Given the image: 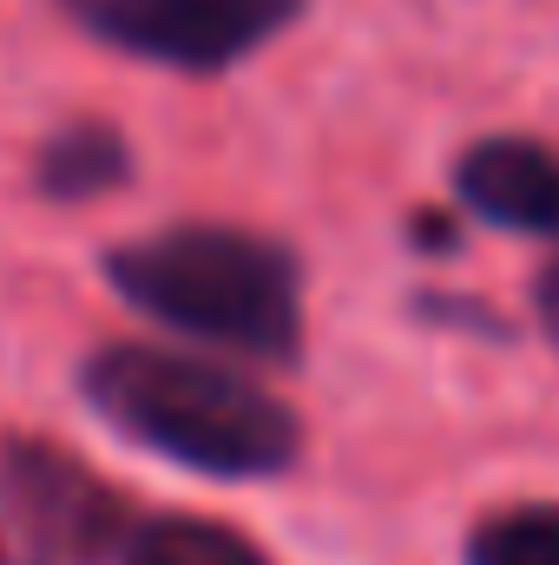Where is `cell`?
Wrapping results in <instances>:
<instances>
[{"label":"cell","mask_w":559,"mask_h":565,"mask_svg":"<svg viewBox=\"0 0 559 565\" xmlns=\"http://www.w3.org/2000/svg\"><path fill=\"white\" fill-rule=\"evenodd\" d=\"M126 540L113 480L40 434H0V565H99Z\"/></svg>","instance_id":"3957f363"},{"label":"cell","mask_w":559,"mask_h":565,"mask_svg":"<svg viewBox=\"0 0 559 565\" xmlns=\"http://www.w3.org/2000/svg\"><path fill=\"white\" fill-rule=\"evenodd\" d=\"M106 282L151 322L257 355L296 362L303 349V277L277 237L238 224H165L106 257Z\"/></svg>","instance_id":"7a4b0ae2"},{"label":"cell","mask_w":559,"mask_h":565,"mask_svg":"<svg viewBox=\"0 0 559 565\" xmlns=\"http://www.w3.org/2000/svg\"><path fill=\"white\" fill-rule=\"evenodd\" d=\"M303 7L309 0H73L80 26L178 73L238 66L244 53L277 40Z\"/></svg>","instance_id":"277c9868"},{"label":"cell","mask_w":559,"mask_h":565,"mask_svg":"<svg viewBox=\"0 0 559 565\" xmlns=\"http://www.w3.org/2000/svg\"><path fill=\"white\" fill-rule=\"evenodd\" d=\"M474 565H559V507H514V513H494L474 546Z\"/></svg>","instance_id":"ba28073f"},{"label":"cell","mask_w":559,"mask_h":565,"mask_svg":"<svg viewBox=\"0 0 559 565\" xmlns=\"http://www.w3.org/2000/svg\"><path fill=\"white\" fill-rule=\"evenodd\" d=\"M126 178H133V145L119 139V126H106V119H66L33 158V184L46 198H60V204L106 198Z\"/></svg>","instance_id":"8992f818"},{"label":"cell","mask_w":559,"mask_h":565,"mask_svg":"<svg viewBox=\"0 0 559 565\" xmlns=\"http://www.w3.org/2000/svg\"><path fill=\"white\" fill-rule=\"evenodd\" d=\"M461 198L507 224V231H534V237H559V158L534 139H481L461 171H454Z\"/></svg>","instance_id":"5b68a950"},{"label":"cell","mask_w":559,"mask_h":565,"mask_svg":"<svg viewBox=\"0 0 559 565\" xmlns=\"http://www.w3.org/2000/svg\"><path fill=\"white\" fill-rule=\"evenodd\" d=\"M80 395L145 454H165L211 480H264L303 454V422L271 388L178 349L113 342L80 369Z\"/></svg>","instance_id":"6da1fadb"},{"label":"cell","mask_w":559,"mask_h":565,"mask_svg":"<svg viewBox=\"0 0 559 565\" xmlns=\"http://www.w3.org/2000/svg\"><path fill=\"white\" fill-rule=\"evenodd\" d=\"M540 322L553 329V342H559V264L540 270Z\"/></svg>","instance_id":"9c48e42d"},{"label":"cell","mask_w":559,"mask_h":565,"mask_svg":"<svg viewBox=\"0 0 559 565\" xmlns=\"http://www.w3.org/2000/svg\"><path fill=\"white\" fill-rule=\"evenodd\" d=\"M126 565H271L257 540H244L238 526L218 520H191V513H165L133 526V540L119 546Z\"/></svg>","instance_id":"52a82bcc"}]
</instances>
